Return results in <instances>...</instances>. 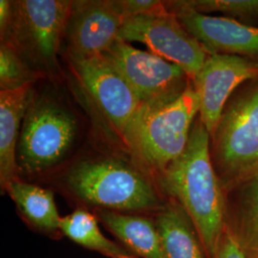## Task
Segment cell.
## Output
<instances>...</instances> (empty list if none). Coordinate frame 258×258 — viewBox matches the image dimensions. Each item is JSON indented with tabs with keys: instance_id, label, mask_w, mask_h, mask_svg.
<instances>
[{
	"instance_id": "6da1fadb",
	"label": "cell",
	"mask_w": 258,
	"mask_h": 258,
	"mask_svg": "<svg viewBox=\"0 0 258 258\" xmlns=\"http://www.w3.org/2000/svg\"><path fill=\"white\" fill-rule=\"evenodd\" d=\"M160 184L187 213L213 258L225 231L226 192L212 164L211 135L199 116L184 153L160 174Z\"/></svg>"
},
{
	"instance_id": "7a4b0ae2",
	"label": "cell",
	"mask_w": 258,
	"mask_h": 258,
	"mask_svg": "<svg viewBox=\"0 0 258 258\" xmlns=\"http://www.w3.org/2000/svg\"><path fill=\"white\" fill-rule=\"evenodd\" d=\"M198 116L199 100L191 83L170 103L142 105L122 138L137 162L161 174L184 153Z\"/></svg>"
},
{
	"instance_id": "3957f363",
	"label": "cell",
	"mask_w": 258,
	"mask_h": 258,
	"mask_svg": "<svg viewBox=\"0 0 258 258\" xmlns=\"http://www.w3.org/2000/svg\"><path fill=\"white\" fill-rule=\"evenodd\" d=\"M213 166L225 192L258 177V80L228 102L211 137Z\"/></svg>"
},
{
	"instance_id": "277c9868",
	"label": "cell",
	"mask_w": 258,
	"mask_h": 258,
	"mask_svg": "<svg viewBox=\"0 0 258 258\" xmlns=\"http://www.w3.org/2000/svg\"><path fill=\"white\" fill-rule=\"evenodd\" d=\"M65 182L86 203L113 212H160L166 204L134 166L118 159L85 160L72 166Z\"/></svg>"
},
{
	"instance_id": "5b68a950",
	"label": "cell",
	"mask_w": 258,
	"mask_h": 258,
	"mask_svg": "<svg viewBox=\"0 0 258 258\" xmlns=\"http://www.w3.org/2000/svg\"><path fill=\"white\" fill-rule=\"evenodd\" d=\"M78 134L74 115L48 96L33 97L20 131L17 160L26 173L44 171L70 151Z\"/></svg>"
},
{
	"instance_id": "8992f818",
	"label": "cell",
	"mask_w": 258,
	"mask_h": 258,
	"mask_svg": "<svg viewBox=\"0 0 258 258\" xmlns=\"http://www.w3.org/2000/svg\"><path fill=\"white\" fill-rule=\"evenodd\" d=\"M74 1H13V18L1 42L14 47L26 60L45 69L56 66Z\"/></svg>"
},
{
	"instance_id": "52a82bcc",
	"label": "cell",
	"mask_w": 258,
	"mask_h": 258,
	"mask_svg": "<svg viewBox=\"0 0 258 258\" xmlns=\"http://www.w3.org/2000/svg\"><path fill=\"white\" fill-rule=\"evenodd\" d=\"M103 55L124 77L142 105L160 106L170 103L192 83L179 66L120 39Z\"/></svg>"
},
{
	"instance_id": "ba28073f",
	"label": "cell",
	"mask_w": 258,
	"mask_h": 258,
	"mask_svg": "<svg viewBox=\"0 0 258 258\" xmlns=\"http://www.w3.org/2000/svg\"><path fill=\"white\" fill-rule=\"evenodd\" d=\"M125 42H142L150 52L182 68L194 82L210 53L167 8L125 20L119 33Z\"/></svg>"
},
{
	"instance_id": "9c48e42d",
	"label": "cell",
	"mask_w": 258,
	"mask_h": 258,
	"mask_svg": "<svg viewBox=\"0 0 258 258\" xmlns=\"http://www.w3.org/2000/svg\"><path fill=\"white\" fill-rule=\"evenodd\" d=\"M258 80V61L239 55L210 54L192 82L199 119L211 137L231 95L241 84Z\"/></svg>"
},
{
	"instance_id": "30bf717a",
	"label": "cell",
	"mask_w": 258,
	"mask_h": 258,
	"mask_svg": "<svg viewBox=\"0 0 258 258\" xmlns=\"http://www.w3.org/2000/svg\"><path fill=\"white\" fill-rule=\"evenodd\" d=\"M70 61L83 87L122 136L142 106L137 94L105 55Z\"/></svg>"
},
{
	"instance_id": "8fae6325",
	"label": "cell",
	"mask_w": 258,
	"mask_h": 258,
	"mask_svg": "<svg viewBox=\"0 0 258 258\" xmlns=\"http://www.w3.org/2000/svg\"><path fill=\"white\" fill-rule=\"evenodd\" d=\"M125 22L118 0L74 1L66 30L70 58L103 55Z\"/></svg>"
},
{
	"instance_id": "7c38bea8",
	"label": "cell",
	"mask_w": 258,
	"mask_h": 258,
	"mask_svg": "<svg viewBox=\"0 0 258 258\" xmlns=\"http://www.w3.org/2000/svg\"><path fill=\"white\" fill-rule=\"evenodd\" d=\"M166 8L210 54L239 55L258 61V27L227 17L195 12L182 1L168 2Z\"/></svg>"
},
{
	"instance_id": "4fadbf2b",
	"label": "cell",
	"mask_w": 258,
	"mask_h": 258,
	"mask_svg": "<svg viewBox=\"0 0 258 258\" xmlns=\"http://www.w3.org/2000/svg\"><path fill=\"white\" fill-rule=\"evenodd\" d=\"M32 84L0 91V182L5 190L18 178L17 151L28 106L33 99Z\"/></svg>"
},
{
	"instance_id": "5bb4252c",
	"label": "cell",
	"mask_w": 258,
	"mask_h": 258,
	"mask_svg": "<svg viewBox=\"0 0 258 258\" xmlns=\"http://www.w3.org/2000/svg\"><path fill=\"white\" fill-rule=\"evenodd\" d=\"M225 230L245 258H258V177L226 192Z\"/></svg>"
},
{
	"instance_id": "9a60e30c",
	"label": "cell",
	"mask_w": 258,
	"mask_h": 258,
	"mask_svg": "<svg viewBox=\"0 0 258 258\" xmlns=\"http://www.w3.org/2000/svg\"><path fill=\"white\" fill-rule=\"evenodd\" d=\"M167 258H209L194 223L184 209L171 201L154 220Z\"/></svg>"
},
{
	"instance_id": "2e32d148",
	"label": "cell",
	"mask_w": 258,
	"mask_h": 258,
	"mask_svg": "<svg viewBox=\"0 0 258 258\" xmlns=\"http://www.w3.org/2000/svg\"><path fill=\"white\" fill-rule=\"evenodd\" d=\"M98 214L107 230L138 257L167 258L154 221L113 211H100Z\"/></svg>"
},
{
	"instance_id": "e0dca14e",
	"label": "cell",
	"mask_w": 258,
	"mask_h": 258,
	"mask_svg": "<svg viewBox=\"0 0 258 258\" xmlns=\"http://www.w3.org/2000/svg\"><path fill=\"white\" fill-rule=\"evenodd\" d=\"M5 191L34 226L47 231L59 230L62 217L58 214L51 190L17 180L8 184Z\"/></svg>"
},
{
	"instance_id": "ac0fdd59",
	"label": "cell",
	"mask_w": 258,
	"mask_h": 258,
	"mask_svg": "<svg viewBox=\"0 0 258 258\" xmlns=\"http://www.w3.org/2000/svg\"><path fill=\"white\" fill-rule=\"evenodd\" d=\"M59 230L68 238L84 248L98 251L109 258H138L102 234L96 218L83 209L62 217Z\"/></svg>"
},
{
	"instance_id": "d6986e66",
	"label": "cell",
	"mask_w": 258,
	"mask_h": 258,
	"mask_svg": "<svg viewBox=\"0 0 258 258\" xmlns=\"http://www.w3.org/2000/svg\"><path fill=\"white\" fill-rule=\"evenodd\" d=\"M37 72L27 64L26 59L8 43L0 46V91L16 90L32 84Z\"/></svg>"
},
{
	"instance_id": "ffe728a7",
	"label": "cell",
	"mask_w": 258,
	"mask_h": 258,
	"mask_svg": "<svg viewBox=\"0 0 258 258\" xmlns=\"http://www.w3.org/2000/svg\"><path fill=\"white\" fill-rule=\"evenodd\" d=\"M182 2L187 8L205 15L220 13L232 18L258 19V0H188Z\"/></svg>"
},
{
	"instance_id": "44dd1931",
	"label": "cell",
	"mask_w": 258,
	"mask_h": 258,
	"mask_svg": "<svg viewBox=\"0 0 258 258\" xmlns=\"http://www.w3.org/2000/svg\"><path fill=\"white\" fill-rule=\"evenodd\" d=\"M118 4L125 20L166 9V2L156 0H118Z\"/></svg>"
},
{
	"instance_id": "7402d4cb",
	"label": "cell",
	"mask_w": 258,
	"mask_h": 258,
	"mask_svg": "<svg viewBox=\"0 0 258 258\" xmlns=\"http://www.w3.org/2000/svg\"><path fill=\"white\" fill-rule=\"evenodd\" d=\"M213 258H245L230 234L225 230Z\"/></svg>"
},
{
	"instance_id": "603a6c76",
	"label": "cell",
	"mask_w": 258,
	"mask_h": 258,
	"mask_svg": "<svg viewBox=\"0 0 258 258\" xmlns=\"http://www.w3.org/2000/svg\"><path fill=\"white\" fill-rule=\"evenodd\" d=\"M13 18V1H0V35L1 40L6 37Z\"/></svg>"
}]
</instances>
